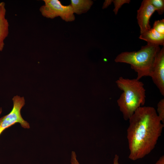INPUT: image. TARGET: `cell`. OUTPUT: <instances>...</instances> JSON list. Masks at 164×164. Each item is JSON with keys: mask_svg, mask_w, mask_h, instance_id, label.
<instances>
[{"mask_svg": "<svg viewBox=\"0 0 164 164\" xmlns=\"http://www.w3.org/2000/svg\"><path fill=\"white\" fill-rule=\"evenodd\" d=\"M128 120V158L135 161L144 157L154 149L161 135L164 124L155 108L151 106L139 108Z\"/></svg>", "mask_w": 164, "mask_h": 164, "instance_id": "6da1fadb", "label": "cell"}, {"mask_svg": "<svg viewBox=\"0 0 164 164\" xmlns=\"http://www.w3.org/2000/svg\"><path fill=\"white\" fill-rule=\"evenodd\" d=\"M118 88L123 91L117 101L124 119L128 120L136 110L145 102V90L144 84L136 79L121 77L115 82Z\"/></svg>", "mask_w": 164, "mask_h": 164, "instance_id": "7a4b0ae2", "label": "cell"}, {"mask_svg": "<svg viewBox=\"0 0 164 164\" xmlns=\"http://www.w3.org/2000/svg\"><path fill=\"white\" fill-rule=\"evenodd\" d=\"M160 50L159 45L147 43V45L142 46L137 51L121 53L114 61L130 64L131 68L137 73L136 79L139 80L143 77H150L155 57Z\"/></svg>", "mask_w": 164, "mask_h": 164, "instance_id": "3957f363", "label": "cell"}, {"mask_svg": "<svg viewBox=\"0 0 164 164\" xmlns=\"http://www.w3.org/2000/svg\"><path fill=\"white\" fill-rule=\"evenodd\" d=\"M44 4L39 8L42 15L47 18L53 19L59 16L67 22L75 19L72 8L70 5H64L58 0H43Z\"/></svg>", "mask_w": 164, "mask_h": 164, "instance_id": "277c9868", "label": "cell"}, {"mask_svg": "<svg viewBox=\"0 0 164 164\" xmlns=\"http://www.w3.org/2000/svg\"><path fill=\"white\" fill-rule=\"evenodd\" d=\"M13 107L8 114L0 118V135L5 129L16 123H19L24 128H29V123L22 117L21 110L25 104L24 97L16 95L12 98Z\"/></svg>", "mask_w": 164, "mask_h": 164, "instance_id": "5b68a950", "label": "cell"}, {"mask_svg": "<svg viewBox=\"0 0 164 164\" xmlns=\"http://www.w3.org/2000/svg\"><path fill=\"white\" fill-rule=\"evenodd\" d=\"M150 77L159 89L161 94L164 96V47L157 54L152 68Z\"/></svg>", "mask_w": 164, "mask_h": 164, "instance_id": "8992f818", "label": "cell"}, {"mask_svg": "<svg viewBox=\"0 0 164 164\" xmlns=\"http://www.w3.org/2000/svg\"><path fill=\"white\" fill-rule=\"evenodd\" d=\"M156 9L151 4L150 0H144L137 10V19L140 28V34H142L151 28L149 19Z\"/></svg>", "mask_w": 164, "mask_h": 164, "instance_id": "52a82bcc", "label": "cell"}, {"mask_svg": "<svg viewBox=\"0 0 164 164\" xmlns=\"http://www.w3.org/2000/svg\"><path fill=\"white\" fill-rule=\"evenodd\" d=\"M5 3L0 2V51L4 47V40L9 33V23L5 17Z\"/></svg>", "mask_w": 164, "mask_h": 164, "instance_id": "ba28073f", "label": "cell"}, {"mask_svg": "<svg viewBox=\"0 0 164 164\" xmlns=\"http://www.w3.org/2000/svg\"><path fill=\"white\" fill-rule=\"evenodd\" d=\"M139 38L147 43L164 46V34L159 33L152 28L141 34Z\"/></svg>", "mask_w": 164, "mask_h": 164, "instance_id": "9c48e42d", "label": "cell"}, {"mask_svg": "<svg viewBox=\"0 0 164 164\" xmlns=\"http://www.w3.org/2000/svg\"><path fill=\"white\" fill-rule=\"evenodd\" d=\"M93 3L91 0H71L70 5L74 13L80 15L88 11Z\"/></svg>", "mask_w": 164, "mask_h": 164, "instance_id": "30bf717a", "label": "cell"}, {"mask_svg": "<svg viewBox=\"0 0 164 164\" xmlns=\"http://www.w3.org/2000/svg\"><path fill=\"white\" fill-rule=\"evenodd\" d=\"M150 1L158 14H163L164 12V0H150Z\"/></svg>", "mask_w": 164, "mask_h": 164, "instance_id": "8fae6325", "label": "cell"}, {"mask_svg": "<svg viewBox=\"0 0 164 164\" xmlns=\"http://www.w3.org/2000/svg\"><path fill=\"white\" fill-rule=\"evenodd\" d=\"M158 115L162 123L164 124V99H161L157 105Z\"/></svg>", "mask_w": 164, "mask_h": 164, "instance_id": "7c38bea8", "label": "cell"}, {"mask_svg": "<svg viewBox=\"0 0 164 164\" xmlns=\"http://www.w3.org/2000/svg\"><path fill=\"white\" fill-rule=\"evenodd\" d=\"M152 28L158 32L164 34V19L155 21Z\"/></svg>", "mask_w": 164, "mask_h": 164, "instance_id": "4fadbf2b", "label": "cell"}, {"mask_svg": "<svg viewBox=\"0 0 164 164\" xmlns=\"http://www.w3.org/2000/svg\"><path fill=\"white\" fill-rule=\"evenodd\" d=\"M131 1L130 0H114L113 2L114 5V8L113 11L115 15H117L119 9L124 4H129Z\"/></svg>", "mask_w": 164, "mask_h": 164, "instance_id": "5bb4252c", "label": "cell"}, {"mask_svg": "<svg viewBox=\"0 0 164 164\" xmlns=\"http://www.w3.org/2000/svg\"><path fill=\"white\" fill-rule=\"evenodd\" d=\"M70 162L71 164H80L77 159L76 154L74 152H72Z\"/></svg>", "mask_w": 164, "mask_h": 164, "instance_id": "9a60e30c", "label": "cell"}, {"mask_svg": "<svg viewBox=\"0 0 164 164\" xmlns=\"http://www.w3.org/2000/svg\"><path fill=\"white\" fill-rule=\"evenodd\" d=\"M113 2V0H106L104 3L102 9H104L108 7L111 3Z\"/></svg>", "mask_w": 164, "mask_h": 164, "instance_id": "2e32d148", "label": "cell"}, {"mask_svg": "<svg viewBox=\"0 0 164 164\" xmlns=\"http://www.w3.org/2000/svg\"><path fill=\"white\" fill-rule=\"evenodd\" d=\"M155 164H164V156H161Z\"/></svg>", "mask_w": 164, "mask_h": 164, "instance_id": "e0dca14e", "label": "cell"}, {"mask_svg": "<svg viewBox=\"0 0 164 164\" xmlns=\"http://www.w3.org/2000/svg\"><path fill=\"white\" fill-rule=\"evenodd\" d=\"M119 156L117 155H115L114 159L113 164H119L118 162Z\"/></svg>", "mask_w": 164, "mask_h": 164, "instance_id": "ac0fdd59", "label": "cell"}, {"mask_svg": "<svg viewBox=\"0 0 164 164\" xmlns=\"http://www.w3.org/2000/svg\"><path fill=\"white\" fill-rule=\"evenodd\" d=\"M2 108H0V115L1 114L2 112Z\"/></svg>", "mask_w": 164, "mask_h": 164, "instance_id": "d6986e66", "label": "cell"}]
</instances>
